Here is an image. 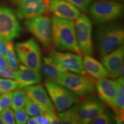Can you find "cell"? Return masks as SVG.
Listing matches in <instances>:
<instances>
[{
  "mask_svg": "<svg viewBox=\"0 0 124 124\" xmlns=\"http://www.w3.org/2000/svg\"><path fill=\"white\" fill-rule=\"evenodd\" d=\"M51 40L58 50L82 55L77 42L73 21L54 16L51 20Z\"/></svg>",
  "mask_w": 124,
  "mask_h": 124,
  "instance_id": "1",
  "label": "cell"
},
{
  "mask_svg": "<svg viewBox=\"0 0 124 124\" xmlns=\"http://www.w3.org/2000/svg\"><path fill=\"white\" fill-rule=\"evenodd\" d=\"M124 29L117 23L101 24L96 29L95 41L101 58L124 44Z\"/></svg>",
  "mask_w": 124,
  "mask_h": 124,
  "instance_id": "2",
  "label": "cell"
},
{
  "mask_svg": "<svg viewBox=\"0 0 124 124\" xmlns=\"http://www.w3.org/2000/svg\"><path fill=\"white\" fill-rule=\"evenodd\" d=\"M88 10L93 21L101 24L113 22L121 17L124 14V7L120 2L98 0L92 3Z\"/></svg>",
  "mask_w": 124,
  "mask_h": 124,
  "instance_id": "3",
  "label": "cell"
},
{
  "mask_svg": "<svg viewBox=\"0 0 124 124\" xmlns=\"http://www.w3.org/2000/svg\"><path fill=\"white\" fill-rule=\"evenodd\" d=\"M55 82L63 85L79 96H86L95 91V82L94 78L87 74H80L65 71Z\"/></svg>",
  "mask_w": 124,
  "mask_h": 124,
  "instance_id": "4",
  "label": "cell"
},
{
  "mask_svg": "<svg viewBox=\"0 0 124 124\" xmlns=\"http://www.w3.org/2000/svg\"><path fill=\"white\" fill-rule=\"evenodd\" d=\"M15 51L23 65L32 70L39 71L41 63V51L38 43L33 38L17 43Z\"/></svg>",
  "mask_w": 124,
  "mask_h": 124,
  "instance_id": "5",
  "label": "cell"
},
{
  "mask_svg": "<svg viewBox=\"0 0 124 124\" xmlns=\"http://www.w3.org/2000/svg\"><path fill=\"white\" fill-rule=\"evenodd\" d=\"M45 86L51 101L59 112L72 106L80 100L79 96L56 82L48 81Z\"/></svg>",
  "mask_w": 124,
  "mask_h": 124,
  "instance_id": "6",
  "label": "cell"
},
{
  "mask_svg": "<svg viewBox=\"0 0 124 124\" xmlns=\"http://www.w3.org/2000/svg\"><path fill=\"white\" fill-rule=\"evenodd\" d=\"M75 28L77 42L82 54L93 55V24L90 19L85 14H80L76 20Z\"/></svg>",
  "mask_w": 124,
  "mask_h": 124,
  "instance_id": "7",
  "label": "cell"
},
{
  "mask_svg": "<svg viewBox=\"0 0 124 124\" xmlns=\"http://www.w3.org/2000/svg\"><path fill=\"white\" fill-rule=\"evenodd\" d=\"M24 25L28 31L46 47L52 44L51 20L46 16L26 19Z\"/></svg>",
  "mask_w": 124,
  "mask_h": 124,
  "instance_id": "8",
  "label": "cell"
},
{
  "mask_svg": "<svg viewBox=\"0 0 124 124\" xmlns=\"http://www.w3.org/2000/svg\"><path fill=\"white\" fill-rule=\"evenodd\" d=\"M21 28L15 13L10 8L0 5V36L7 41L19 38Z\"/></svg>",
  "mask_w": 124,
  "mask_h": 124,
  "instance_id": "9",
  "label": "cell"
},
{
  "mask_svg": "<svg viewBox=\"0 0 124 124\" xmlns=\"http://www.w3.org/2000/svg\"><path fill=\"white\" fill-rule=\"evenodd\" d=\"M49 56L67 71L84 75L87 74L83 67V58L79 54L62 52L52 49L49 52Z\"/></svg>",
  "mask_w": 124,
  "mask_h": 124,
  "instance_id": "10",
  "label": "cell"
},
{
  "mask_svg": "<svg viewBox=\"0 0 124 124\" xmlns=\"http://www.w3.org/2000/svg\"><path fill=\"white\" fill-rule=\"evenodd\" d=\"M47 9V0H23L17 4L16 15L21 20L43 15Z\"/></svg>",
  "mask_w": 124,
  "mask_h": 124,
  "instance_id": "11",
  "label": "cell"
},
{
  "mask_svg": "<svg viewBox=\"0 0 124 124\" xmlns=\"http://www.w3.org/2000/svg\"><path fill=\"white\" fill-rule=\"evenodd\" d=\"M78 106L81 123L83 124H90L97 116L106 110L103 102L95 97L87 98Z\"/></svg>",
  "mask_w": 124,
  "mask_h": 124,
  "instance_id": "12",
  "label": "cell"
},
{
  "mask_svg": "<svg viewBox=\"0 0 124 124\" xmlns=\"http://www.w3.org/2000/svg\"><path fill=\"white\" fill-rule=\"evenodd\" d=\"M48 11L57 17L73 21L80 15V10L67 0H47Z\"/></svg>",
  "mask_w": 124,
  "mask_h": 124,
  "instance_id": "13",
  "label": "cell"
},
{
  "mask_svg": "<svg viewBox=\"0 0 124 124\" xmlns=\"http://www.w3.org/2000/svg\"><path fill=\"white\" fill-rule=\"evenodd\" d=\"M124 44H122L114 51L101 58V63L109 73V77L117 78L124 63Z\"/></svg>",
  "mask_w": 124,
  "mask_h": 124,
  "instance_id": "14",
  "label": "cell"
},
{
  "mask_svg": "<svg viewBox=\"0 0 124 124\" xmlns=\"http://www.w3.org/2000/svg\"><path fill=\"white\" fill-rule=\"evenodd\" d=\"M27 97L37 103L45 111H55L50 98L42 85H32L24 88Z\"/></svg>",
  "mask_w": 124,
  "mask_h": 124,
  "instance_id": "15",
  "label": "cell"
},
{
  "mask_svg": "<svg viewBox=\"0 0 124 124\" xmlns=\"http://www.w3.org/2000/svg\"><path fill=\"white\" fill-rule=\"evenodd\" d=\"M118 82L105 78L98 79L95 82V89L98 95L102 102L110 107L114 103Z\"/></svg>",
  "mask_w": 124,
  "mask_h": 124,
  "instance_id": "16",
  "label": "cell"
},
{
  "mask_svg": "<svg viewBox=\"0 0 124 124\" xmlns=\"http://www.w3.org/2000/svg\"><path fill=\"white\" fill-rule=\"evenodd\" d=\"M15 80L18 84V89L39 84L42 80V76L39 71L31 70L21 65L19 70L16 71Z\"/></svg>",
  "mask_w": 124,
  "mask_h": 124,
  "instance_id": "17",
  "label": "cell"
},
{
  "mask_svg": "<svg viewBox=\"0 0 124 124\" xmlns=\"http://www.w3.org/2000/svg\"><path fill=\"white\" fill-rule=\"evenodd\" d=\"M83 67L87 73L94 78L101 79L109 77L108 71L96 59L90 55H85L83 59Z\"/></svg>",
  "mask_w": 124,
  "mask_h": 124,
  "instance_id": "18",
  "label": "cell"
},
{
  "mask_svg": "<svg viewBox=\"0 0 124 124\" xmlns=\"http://www.w3.org/2000/svg\"><path fill=\"white\" fill-rule=\"evenodd\" d=\"M40 70L48 81L55 82L63 72L67 71L50 56L43 58Z\"/></svg>",
  "mask_w": 124,
  "mask_h": 124,
  "instance_id": "19",
  "label": "cell"
},
{
  "mask_svg": "<svg viewBox=\"0 0 124 124\" xmlns=\"http://www.w3.org/2000/svg\"><path fill=\"white\" fill-rule=\"evenodd\" d=\"M62 124H79L81 118L79 111V106L75 105L58 113Z\"/></svg>",
  "mask_w": 124,
  "mask_h": 124,
  "instance_id": "20",
  "label": "cell"
},
{
  "mask_svg": "<svg viewBox=\"0 0 124 124\" xmlns=\"http://www.w3.org/2000/svg\"><path fill=\"white\" fill-rule=\"evenodd\" d=\"M27 100V95L24 89H19L13 92L10 106L13 111L24 108Z\"/></svg>",
  "mask_w": 124,
  "mask_h": 124,
  "instance_id": "21",
  "label": "cell"
},
{
  "mask_svg": "<svg viewBox=\"0 0 124 124\" xmlns=\"http://www.w3.org/2000/svg\"><path fill=\"white\" fill-rule=\"evenodd\" d=\"M7 60L8 66L12 69L17 70L18 69L19 65L17 57L16 54L15 48L12 41H8L7 42Z\"/></svg>",
  "mask_w": 124,
  "mask_h": 124,
  "instance_id": "22",
  "label": "cell"
},
{
  "mask_svg": "<svg viewBox=\"0 0 124 124\" xmlns=\"http://www.w3.org/2000/svg\"><path fill=\"white\" fill-rule=\"evenodd\" d=\"M25 106L27 113L31 117H36L46 112L41 107L28 97Z\"/></svg>",
  "mask_w": 124,
  "mask_h": 124,
  "instance_id": "23",
  "label": "cell"
},
{
  "mask_svg": "<svg viewBox=\"0 0 124 124\" xmlns=\"http://www.w3.org/2000/svg\"><path fill=\"white\" fill-rule=\"evenodd\" d=\"M18 88V84L15 79L0 78V94L10 92Z\"/></svg>",
  "mask_w": 124,
  "mask_h": 124,
  "instance_id": "24",
  "label": "cell"
},
{
  "mask_svg": "<svg viewBox=\"0 0 124 124\" xmlns=\"http://www.w3.org/2000/svg\"><path fill=\"white\" fill-rule=\"evenodd\" d=\"M114 116L110 112L105 110L101 114L97 116L90 124H109L114 123Z\"/></svg>",
  "mask_w": 124,
  "mask_h": 124,
  "instance_id": "25",
  "label": "cell"
},
{
  "mask_svg": "<svg viewBox=\"0 0 124 124\" xmlns=\"http://www.w3.org/2000/svg\"><path fill=\"white\" fill-rule=\"evenodd\" d=\"M0 117L4 121L5 124H16L14 111L12 108L9 107L0 112Z\"/></svg>",
  "mask_w": 124,
  "mask_h": 124,
  "instance_id": "26",
  "label": "cell"
},
{
  "mask_svg": "<svg viewBox=\"0 0 124 124\" xmlns=\"http://www.w3.org/2000/svg\"><path fill=\"white\" fill-rule=\"evenodd\" d=\"M0 95V112L10 106L12 100L13 92L2 93Z\"/></svg>",
  "mask_w": 124,
  "mask_h": 124,
  "instance_id": "27",
  "label": "cell"
},
{
  "mask_svg": "<svg viewBox=\"0 0 124 124\" xmlns=\"http://www.w3.org/2000/svg\"><path fill=\"white\" fill-rule=\"evenodd\" d=\"M67 1L74 5L80 11L86 12L94 0H67Z\"/></svg>",
  "mask_w": 124,
  "mask_h": 124,
  "instance_id": "28",
  "label": "cell"
},
{
  "mask_svg": "<svg viewBox=\"0 0 124 124\" xmlns=\"http://www.w3.org/2000/svg\"><path fill=\"white\" fill-rule=\"evenodd\" d=\"M15 118L16 124H25L29 118V116L25 108H24L15 111Z\"/></svg>",
  "mask_w": 124,
  "mask_h": 124,
  "instance_id": "29",
  "label": "cell"
},
{
  "mask_svg": "<svg viewBox=\"0 0 124 124\" xmlns=\"http://www.w3.org/2000/svg\"><path fill=\"white\" fill-rule=\"evenodd\" d=\"M51 111H46L43 114L36 116L38 124H51Z\"/></svg>",
  "mask_w": 124,
  "mask_h": 124,
  "instance_id": "30",
  "label": "cell"
},
{
  "mask_svg": "<svg viewBox=\"0 0 124 124\" xmlns=\"http://www.w3.org/2000/svg\"><path fill=\"white\" fill-rule=\"evenodd\" d=\"M16 71L8 66L6 69L0 70V78L15 79Z\"/></svg>",
  "mask_w": 124,
  "mask_h": 124,
  "instance_id": "31",
  "label": "cell"
},
{
  "mask_svg": "<svg viewBox=\"0 0 124 124\" xmlns=\"http://www.w3.org/2000/svg\"><path fill=\"white\" fill-rule=\"evenodd\" d=\"M7 42L8 41L5 39L0 36V55L7 59Z\"/></svg>",
  "mask_w": 124,
  "mask_h": 124,
  "instance_id": "32",
  "label": "cell"
},
{
  "mask_svg": "<svg viewBox=\"0 0 124 124\" xmlns=\"http://www.w3.org/2000/svg\"><path fill=\"white\" fill-rule=\"evenodd\" d=\"M118 79L117 82L118 83H121V84H124V63L122 64L120 70L118 73Z\"/></svg>",
  "mask_w": 124,
  "mask_h": 124,
  "instance_id": "33",
  "label": "cell"
},
{
  "mask_svg": "<svg viewBox=\"0 0 124 124\" xmlns=\"http://www.w3.org/2000/svg\"><path fill=\"white\" fill-rule=\"evenodd\" d=\"M8 66L7 60L5 58L0 55V70H2Z\"/></svg>",
  "mask_w": 124,
  "mask_h": 124,
  "instance_id": "34",
  "label": "cell"
},
{
  "mask_svg": "<svg viewBox=\"0 0 124 124\" xmlns=\"http://www.w3.org/2000/svg\"><path fill=\"white\" fill-rule=\"evenodd\" d=\"M27 124H38L35 117H32L31 118H29L27 122Z\"/></svg>",
  "mask_w": 124,
  "mask_h": 124,
  "instance_id": "35",
  "label": "cell"
},
{
  "mask_svg": "<svg viewBox=\"0 0 124 124\" xmlns=\"http://www.w3.org/2000/svg\"><path fill=\"white\" fill-rule=\"evenodd\" d=\"M10 1H11L12 2H13V4H18L19 3H20L21 2V1H23V0H10Z\"/></svg>",
  "mask_w": 124,
  "mask_h": 124,
  "instance_id": "36",
  "label": "cell"
},
{
  "mask_svg": "<svg viewBox=\"0 0 124 124\" xmlns=\"http://www.w3.org/2000/svg\"><path fill=\"white\" fill-rule=\"evenodd\" d=\"M108 1H116V2H121L124 0H108Z\"/></svg>",
  "mask_w": 124,
  "mask_h": 124,
  "instance_id": "37",
  "label": "cell"
},
{
  "mask_svg": "<svg viewBox=\"0 0 124 124\" xmlns=\"http://www.w3.org/2000/svg\"><path fill=\"white\" fill-rule=\"evenodd\" d=\"M0 124H5L4 121L2 120V119L1 118V117H0Z\"/></svg>",
  "mask_w": 124,
  "mask_h": 124,
  "instance_id": "38",
  "label": "cell"
}]
</instances>
